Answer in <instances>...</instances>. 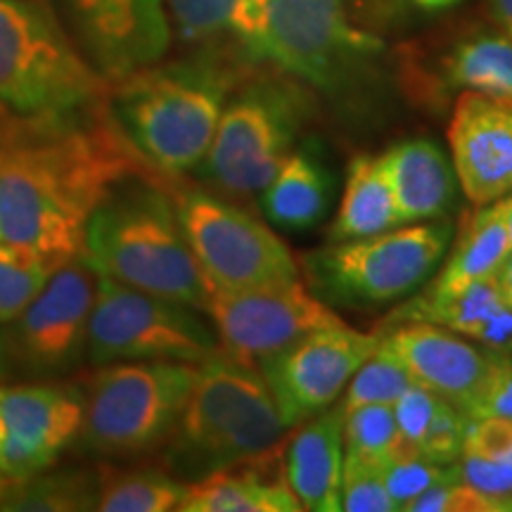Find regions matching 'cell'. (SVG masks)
<instances>
[{
  "instance_id": "cell-39",
  "label": "cell",
  "mask_w": 512,
  "mask_h": 512,
  "mask_svg": "<svg viewBox=\"0 0 512 512\" xmlns=\"http://www.w3.org/2000/svg\"><path fill=\"white\" fill-rule=\"evenodd\" d=\"M494 204L498 209V216H501V221H503L505 233H508V242H510V249H512V190L505 192L503 197H498Z\"/></svg>"
},
{
  "instance_id": "cell-24",
  "label": "cell",
  "mask_w": 512,
  "mask_h": 512,
  "mask_svg": "<svg viewBox=\"0 0 512 512\" xmlns=\"http://www.w3.org/2000/svg\"><path fill=\"white\" fill-rule=\"evenodd\" d=\"M330 174L306 150H294L271 181L259 190V207L273 226L309 230L323 221L330 207Z\"/></svg>"
},
{
  "instance_id": "cell-32",
  "label": "cell",
  "mask_w": 512,
  "mask_h": 512,
  "mask_svg": "<svg viewBox=\"0 0 512 512\" xmlns=\"http://www.w3.org/2000/svg\"><path fill=\"white\" fill-rule=\"evenodd\" d=\"M62 264L34 249L0 242V325L15 318Z\"/></svg>"
},
{
  "instance_id": "cell-17",
  "label": "cell",
  "mask_w": 512,
  "mask_h": 512,
  "mask_svg": "<svg viewBox=\"0 0 512 512\" xmlns=\"http://www.w3.org/2000/svg\"><path fill=\"white\" fill-rule=\"evenodd\" d=\"M380 347L399 358L415 384L451 401L463 413L496 356V351L479 347L458 332L422 320H406L380 332Z\"/></svg>"
},
{
  "instance_id": "cell-27",
  "label": "cell",
  "mask_w": 512,
  "mask_h": 512,
  "mask_svg": "<svg viewBox=\"0 0 512 512\" xmlns=\"http://www.w3.org/2000/svg\"><path fill=\"white\" fill-rule=\"evenodd\" d=\"M446 79L463 91L512 105V41L503 34H479L458 43L446 57Z\"/></svg>"
},
{
  "instance_id": "cell-21",
  "label": "cell",
  "mask_w": 512,
  "mask_h": 512,
  "mask_svg": "<svg viewBox=\"0 0 512 512\" xmlns=\"http://www.w3.org/2000/svg\"><path fill=\"white\" fill-rule=\"evenodd\" d=\"M394 323L422 320L458 332L479 347L512 356V309L503 302L494 278L451 294L420 292L392 316Z\"/></svg>"
},
{
  "instance_id": "cell-41",
  "label": "cell",
  "mask_w": 512,
  "mask_h": 512,
  "mask_svg": "<svg viewBox=\"0 0 512 512\" xmlns=\"http://www.w3.org/2000/svg\"><path fill=\"white\" fill-rule=\"evenodd\" d=\"M12 479H5V477H0V505H3V501H5V496L10 494V489H12Z\"/></svg>"
},
{
  "instance_id": "cell-40",
  "label": "cell",
  "mask_w": 512,
  "mask_h": 512,
  "mask_svg": "<svg viewBox=\"0 0 512 512\" xmlns=\"http://www.w3.org/2000/svg\"><path fill=\"white\" fill-rule=\"evenodd\" d=\"M415 8L420 10H427V12H437V10H446V8H453V5H458L460 0H411Z\"/></svg>"
},
{
  "instance_id": "cell-18",
  "label": "cell",
  "mask_w": 512,
  "mask_h": 512,
  "mask_svg": "<svg viewBox=\"0 0 512 512\" xmlns=\"http://www.w3.org/2000/svg\"><path fill=\"white\" fill-rule=\"evenodd\" d=\"M283 475V441L185 484L178 512H299Z\"/></svg>"
},
{
  "instance_id": "cell-37",
  "label": "cell",
  "mask_w": 512,
  "mask_h": 512,
  "mask_svg": "<svg viewBox=\"0 0 512 512\" xmlns=\"http://www.w3.org/2000/svg\"><path fill=\"white\" fill-rule=\"evenodd\" d=\"M494 283L498 287V292H501L503 302L512 309V249L505 254L501 266H498V271L494 273Z\"/></svg>"
},
{
  "instance_id": "cell-20",
  "label": "cell",
  "mask_w": 512,
  "mask_h": 512,
  "mask_svg": "<svg viewBox=\"0 0 512 512\" xmlns=\"http://www.w3.org/2000/svg\"><path fill=\"white\" fill-rule=\"evenodd\" d=\"M392 188L396 214L403 223L441 219L456 200V171L451 157L434 140H401L380 155Z\"/></svg>"
},
{
  "instance_id": "cell-4",
  "label": "cell",
  "mask_w": 512,
  "mask_h": 512,
  "mask_svg": "<svg viewBox=\"0 0 512 512\" xmlns=\"http://www.w3.org/2000/svg\"><path fill=\"white\" fill-rule=\"evenodd\" d=\"M285 432L264 375L216 351L200 363L181 418L166 439V463L192 482L259 456L280 444Z\"/></svg>"
},
{
  "instance_id": "cell-29",
  "label": "cell",
  "mask_w": 512,
  "mask_h": 512,
  "mask_svg": "<svg viewBox=\"0 0 512 512\" xmlns=\"http://www.w3.org/2000/svg\"><path fill=\"white\" fill-rule=\"evenodd\" d=\"M98 477L86 472H38L29 479L12 484L0 510H38V512H64V510H93Z\"/></svg>"
},
{
  "instance_id": "cell-31",
  "label": "cell",
  "mask_w": 512,
  "mask_h": 512,
  "mask_svg": "<svg viewBox=\"0 0 512 512\" xmlns=\"http://www.w3.org/2000/svg\"><path fill=\"white\" fill-rule=\"evenodd\" d=\"M413 384V377L401 366L399 358L377 344V349L349 380L337 408L344 415L366 406H394Z\"/></svg>"
},
{
  "instance_id": "cell-23",
  "label": "cell",
  "mask_w": 512,
  "mask_h": 512,
  "mask_svg": "<svg viewBox=\"0 0 512 512\" xmlns=\"http://www.w3.org/2000/svg\"><path fill=\"white\" fill-rule=\"evenodd\" d=\"M446 249V261L437 278L425 287L430 294H451L467 285L494 278L505 254L510 252L508 233H505L496 204H479L467 211L460 223L458 235L451 238Z\"/></svg>"
},
{
  "instance_id": "cell-13",
  "label": "cell",
  "mask_w": 512,
  "mask_h": 512,
  "mask_svg": "<svg viewBox=\"0 0 512 512\" xmlns=\"http://www.w3.org/2000/svg\"><path fill=\"white\" fill-rule=\"evenodd\" d=\"M377 344L380 332H361L339 320L309 332L266 361L259 373L287 430L335 406Z\"/></svg>"
},
{
  "instance_id": "cell-2",
  "label": "cell",
  "mask_w": 512,
  "mask_h": 512,
  "mask_svg": "<svg viewBox=\"0 0 512 512\" xmlns=\"http://www.w3.org/2000/svg\"><path fill=\"white\" fill-rule=\"evenodd\" d=\"M152 178L128 176L105 192L88 214L83 256L100 275L204 313L209 285L185 240L174 195Z\"/></svg>"
},
{
  "instance_id": "cell-36",
  "label": "cell",
  "mask_w": 512,
  "mask_h": 512,
  "mask_svg": "<svg viewBox=\"0 0 512 512\" xmlns=\"http://www.w3.org/2000/svg\"><path fill=\"white\" fill-rule=\"evenodd\" d=\"M470 420L503 418L512 420V356L496 354L489 375L484 377L482 387L465 408Z\"/></svg>"
},
{
  "instance_id": "cell-28",
  "label": "cell",
  "mask_w": 512,
  "mask_h": 512,
  "mask_svg": "<svg viewBox=\"0 0 512 512\" xmlns=\"http://www.w3.org/2000/svg\"><path fill=\"white\" fill-rule=\"evenodd\" d=\"M185 482L159 470H105L98 475L95 510L171 512L183 501Z\"/></svg>"
},
{
  "instance_id": "cell-26",
  "label": "cell",
  "mask_w": 512,
  "mask_h": 512,
  "mask_svg": "<svg viewBox=\"0 0 512 512\" xmlns=\"http://www.w3.org/2000/svg\"><path fill=\"white\" fill-rule=\"evenodd\" d=\"M169 22L188 43L230 38L242 53L259 34L271 0H164Z\"/></svg>"
},
{
  "instance_id": "cell-19",
  "label": "cell",
  "mask_w": 512,
  "mask_h": 512,
  "mask_svg": "<svg viewBox=\"0 0 512 512\" xmlns=\"http://www.w3.org/2000/svg\"><path fill=\"white\" fill-rule=\"evenodd\" d=\"M283 444V475L299 508L339 512L344 439L342 413L337 406L290 427Z\"/></svg>"
},
{
  "instance_id": "cell-11",
  "label": "cell",
  "mask_w": 512,
  "mask_h": 512,
  "mask_svg": "<svg viewBox=\"0 0 512 512\" xmlns=\"http://www.w3.org/2000/svg\"><path fill=\"white\" fill-rule=\"evenodd\" d=\"M171 195L209 292L254 290L299 280L297 259L266 221L211 190L185 188Z\"/></svg>"
},
{
  "instance_id": "cell-38",
  "label": "cell",
  "mask_w": 512,
  "mask_h": 512,
  "mask_svg": "<svg viewBox=\"0 0 512 512\" xmlns=\"http://www.w3.org/2000/svg\"><path fill=\"white\" fill-rule=\"evenodd\" d=\"M489 10L503 36L512 41V0H489Z\"/></svg>"
},
{
  "instance_id": "cell-6",
  "label": "cell",
  "mask_w": 512,
  "mask_h": 512,
  "mask_svg": "<svg viewBox=\"0 0 512 512\" xmlns=\"http://www.w3.org/2000/svg\"><path fill=\"white\" fill-rule=\"evenodd\" d=\"M309 105V93L294 81L256 79L235 88L197 166L207 188L226 197L259 195L297 150Z\"/></svg>"
},
{
  "instance_id": "cell-35",
  "label": "cell",
  "mask_w": 512,
  "mask_h": 512,
  "mask_svg": "<svg viewBox=\"0 0 512 512\" xmlns=\"http://www.w3.org/2000/svg\"><path fill=\"white\" fill-rule=\"evenodd\" d=\"M406 512H508L496 498L482 494L456 477L451 482L432 486L406 505Z\"/></svg>"
},
{
  "instance_id": "cell-15",
  "label": "cell",
  "mask_w": 512,
  "mask_h": 512,
  "mask_svg": "<svg viewBox=\"0 0 512 512\" xmlns=\"http://www.w3.org/2000/svg\"><path fill=\"white\" fill-rule=\"evenodd\" d=\"M69 36L107 81L162 60L171 43L164 0H55Z\"/></svg>"
},
{
  "instance_id": "cell-12",
  "label": "cell",
  "mask_w": 512,
  "mask_h": 512,
  "mask_svg": "<svg viewBox=\"0 0 512 512\" xmlns=\"http://www.w3.org/2000/svg\"><path fill=\"white\" fill-rule=\"evenodd\" d=\"M204 316L211 320L221 354L256 370L309 332L342 320L323 299L306 290L302 280L211 292Z\"/></svg>"
},
{
  "instance_id": "cell-22",
  "label": "cell",
  "mask_w": 512,
  "mask_h": 512,
  "mask_svg": "<svg viewBox=\"0 0 512 512\" xmlns=\"http://www.w3.org/2000/svg\"><path fill=\"white\" fill-rule=\"evenodd\" d=\"M401 458H425L432 463H456L463 453L467 415L451 401L413 384L394 403Z\"/></svg>"
},
{
  "instance_id": "cell-10",
  "label": "cell",
  "mask_w": 512,
  "mask_h": 512,
  "mask_svg": "<svg viewBox=\"0 0 512 512\" xmlns=\"http://www.w3.org/2000/svg\"><path fill=\"white\" fill-rule=\"evenodd\" d=\"M200 313L100 275L86 361L95 368L121 361H207L219 351V342Z\"/></svg>"
},
{
  "instance_id": "cell-30",
  "label": "cell",
  "mask_w": 512,
  "mask_h": 512,
  "mask_svg": "<svg viewBox=\"0 0 512 512\" xmlns=\"http://www.w3.org/2000/svg\"><path fill=\"white\" fill-rule=\"evenodd\" d=\"M344 458L387 467L401 458L394 406H366L342 415Z\"/></svg>"
},
{
  "instance_id": "cell-33",
  "label": "cell",
  "mask_w": 512,
  "mask_h": 512,
  "mask_svg": "<svg viewBox=\"0 0 512 512\" xmlns=\"http://www.w3.org/2000/svg\"><path fill=\"white\" fill-rule=\"evenodd\" d=\"M339 510L344 512H396L394 498L384 484V467L344 458Z\"/></svg>"
},
{
  "instance_id": "cell-8",
  "label": "cell",
  "mask_w": 512,
  "mask_h": 512,
  "mask_svg": "<svg viewBox=\"0 0 512 512\" xmlns=\"http://www.w3.org/2000/svg\"><path fill=\"white\" fill-rule=\"evenodd\" d=\"M384 43L351 22L344 0H271L245 55L320 91H344Z\"/></svg>"
},
{
  "instance_id": "cell-25",
  "label": "cell",
  "mask_w": 512,
  "mask_h": 512,
  "mask_svg": "<svg viewBox=\"0 0 512 512\" xmlns=\"http://www.w3.org/2000/svg\"><path fill=\"white\" fill-rule=\"evenodd\" d=\"M396 226L401 221L380 157L356 155L349 162L342 202L328 228L330 242L368 238Z\"/></svg>"
},
{
  "instance_id": "cell-16",
  "label": "cell",
  "mask_w": 512,
  "mask_h": 512,
  "mask_svg": "<svg viewBox=\"0 0 512 512\" xmlns=\"http://www.w3.org/2000/svg\"><path fill=\"white\" fill-rule=\"evenodd\" d=\"M446 138L456 181L475 207L496 202L512 190V105L463 91Z\"/></svg>"
},
{
  "instance_id": "cell-9",
  "label": "cell",
  "mask_w": 512,
  "mask_h": 512,
  "mask_svg": "<svg viewBox=\"0 0 512 512\" xmlns=\"http://www.w3.org/2000/svg\"><path fill=\"white\" fill-rule=\"evenodd\" d=\"M98 278L86 256H74L15 318L0 325V382L60 380L81 368Z\"/></svg>"
},
{
  "instance_id": "cell-1",
  "label": "cell",
  "mask_w": 512,
  "mask_h": 512,
  "mask_svg": "<svg viewBox=\"0 0 512 512\" xmlns=\"http://www.w3.org/2000/svg\"><path fill=\"white\" fill-rule=\"evenodd\" d=\"M110 93L48 0H0V150L57 143L112 119Z\"/></svg>"
},
{
  "instance_id": "cell-3",
  "label": "cell",
  "mask_w": 512,
  "mask_h": 512,
  "mask_svg": "<svg viewBox=\"0 0 512 512\" xmlns=\"http://www.w3.org/2000/svg\"><path fill=\"white\" fill-rule=\"evenodd\" d=\"M235 83V69L214 55L155 62L112 83L110 112L147 166L183 176L202 164Z\"/></svg>"
},
{
  "instance_id": "cell-34",
  "label": "cell",
  "mask_w": 512,
  "mask_h": 512,
  "mask_svg": "<svg viewBox=\"0 0 512 512\" xmlns=\"http://www.w3.org/2000/svg\"><path fill=\"white\" fill-rule=\"evenodd\" d=\"M456 477V463H432V460L411 456L396 458L394 463L384 467V484L399 510H406L408 503L430 491L432 486L451 482Z\"/></svg>"
},
{
  "instance_id": "cell-14",
  "label": "cell",
  "mask_w": 512,
  "mask_h": 512,
  "mask_svg": "<svg viewBox=\"0 0 512 512\" xmlns=\"http://www.w3.org/2000/svg\"><path fill=\"white\" fill-rule=\"evenodd\" d=\"M86 411L83 387L72 382H0V477L48 472L79 439Z\"/></svg>"
},
{
  "instance_id": "cell-5",
  "label": "cell",
  "mask_w": 512,
  "mask_h": 512,
  "mask_svg": "<svg viewBox=\"0 0 512 512\" xmlns=\"http://www.w3.org/2000/svg\"><path fill=\"white\" fill-rule=\"evenodd\" d=\"M200 363L121 361L100 366L83 394L81 444L93 456L133 458L166 444Z\"/></svg>"
},
{
  "instance_id": "cell-7",
  "label": "cell",
  "mask_w": 512,
  "mask_h": 512,
  "mask_svg": "<svg viewBox=\"0 0 512 512\" xmlns=\"http://www.w3.org/2000/svg\"><path fill=\"white\" fill-rule=\"evenodd\" d=\"M448 221H420L368 238L332 242L306 254V273L320 297L349 306H382L411 297L430 280L451 245Z\"/></svg>"
}]
</instances>
